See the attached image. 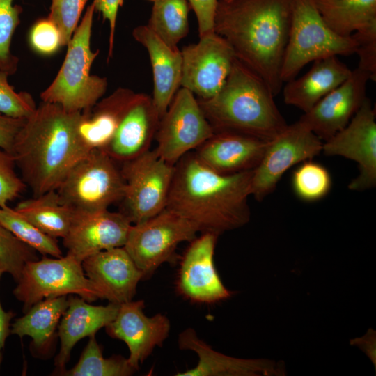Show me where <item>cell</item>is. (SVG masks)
<instances>
[{
	"instance_id": "cell-1",
	"label": "cell",
	"mask_w": 376,
	"mask_h": 376,
	"mask_svg": "<svg viewBox=\"0 0 376 376\" xmlns=\"http://www.w3.org/2000/svg\"><path fill=\"white\" fill-rule=\"evenodd\" d=\"M293 0H218L214 31L235 57L258 75L274 95L283 86L281 68Z\"/></svg>"
},
{
	"instance_id": "cell-2",
	"label": "cell",
	"mask_w": 376,
	"mask_h": 376,
	"mask_svg": "<svg viewBox=\"0 0 376 376\" xmlns=\"http://www.w3.org/2000/svg\"><path fill=\"white\" fill-rule=\"evenodd\" d=\"M252 171L221 174L187 154L175 165L167 209L184 217L198 232L219 235L250 220Z\"/></svg>"
},
{
	"instance_id": "cell-3",
	"label": "cell",
	"mask_w": 376,
	"mask_h": 376,
	"mask_svg": "<svg viewBox=\"0 0 376 376\" xmlns=\"http://www.w3.org/2000/svg\"><path fill=\"white\" fill-rule=\"evenodd\" d=\"M81 112L42 101L25 120L12 155L21 178L33 196L55 190L83 156L77 143Z\"/></svg>"
},
{
	"instance_id": "cell-4",
	"label": "cell",
	"mask_w": 376,
	"mask_h": 376,
	"mask_svg": "<svg viewBox=\"0 0 376 376\" xmlns=\"http://www.w3.org/2000/svg\"><path fill=\"white\" fill-rule=\"evenodd\" d=\"M266 83L235 58L219 91L198 99L214 132H233L269 141L288 124Z\"/></svg>"
},
{
	"instance_id": "cell-5",
	"label": "cell",
	"mask_w": 376,
	"mask_h": 376,
	"mask_svg": "<svg viewBox=\"0 0 376 376\" xmlns=\"http://www.w3.org/2000/svg\"><path fill=\"white\" fill-rule=\"evenodd\" d=\"M94 4L89 5L68 44L63 63L51 84L40 93L42 101L56 104L68 112L91 109L104 95L105 77L91 74L99 54L91 49Z\"/></svg>"
},
{
	"instance_id": "cell-6",
	"label": "cell",
	"mask_w": 376,
	"mask_h": 376,
	"mask_svg": "<svg viewBox=\"0 0 376 376\" xmlns=\"http://www.w3.org/2000/svg\"><path fill=\"white\" fill-rule=\"evenodd\" d=\"M351 35L341 36L324 21L314 0H293L291 24L281 68L283 83L296 77L308 63L331 56L355 54Z\"/></svg>"
},
{
	"instance_id": "cell-7",
	"label": "cell",
	"mask_w": 376,
	"mask_h": 376,
	"mask_svg": "<svg viewBox=\"0 0 376 376\" xmlns=\"http://www.w3.org/2000/svg\"><path fill=\"white\" fill-rule=\"evenodd\" d=\"M116 161L102 150H94L80 158L55 189L61 201L75 212L109 210L120 201L125 182Z\"/></svg>"
},
{
	"instance_id": "cell-8",
	"label": "cell",
	"mask_w": 376,
	"mask_h": 376,
	"mask_svg": "<svg viewBox=\"0 0 376 376\" xmlns=\"http://www.w3.org/2000/svg\"><path fill=\"white\" fill-rule=\"evenodd\" d=\"M13 292L26 313L36 303L49 297L76 295L88 302L100 299L85 275L81 263L66 254L27 262Z\"/></svg>"
},
{
	"instance_id": "cell-9",
	"label": "cell",
	"mask_w": 376,
	"mask_h": 376,
	"mask_svg": "<svg viewBox=\"0 0 376 376\" xmlns=\"http://www.w3.org/2000/svg\"><path fill=\"white\" fill-rule=\"evenodd\" d=\"M125 188L119 211L132 224L145 221L166 207L175 165L154 150L123 163Z\"/></svg>"
},
{
	"instance_id": "cell-10",
	"label": "cell",
	"mask_w": 376,
	"mask_h": 376,
	"mask_svg": "<svg viewBox=\"0 0 376 376\" xmlns=\"http://www.w3.org/2000/svg\"><path fill=\"white\" fill-rule=\"evenodd\" d=\"M197 233L190 221L165 208L151 218L132 224L123 247L146 279L163 263H174L178 245L190 242Z\"/></svg>"
},
{
	"instance_id": "cell-11",
	"label": "cell",
	"mask_w": 376,
	"mask_h": 376,
	"mask_svg": "<svg viewBox=\"0 0 376 376\" xmlns=\"http://www.w3.org/2000/svg\"><path fill=\"white\" fill-rule=\"evenodd\" d=\"M214 133L198 99L190 91L181 87L159 120L155 134L157 145L155 151L162 159L175 165Z\"/></svg>"
},
{
	"instance_id": "cell-12",
	"label": "cell",
	"mask_w": 376,
	"mask_h": 376,
	"mask_svg": "<svg viewBox=\"0 0 376 376\" xmlns=\"http://www.w3.org/2000/svg\"><path fill=\"white\" fill-rule=\"evenodd\" d=\"M323 141L297 120L269 141L258 165L253 170L251 195L263 201L274 191L291 167L322 152Z\"/></svg>"
},
{
	"instance_id": "cell-13",
	"label": "cell",
	"mask_w": 376,
	"mask_h": 376,
	"mask_svg": "<svg viewBox=\"0 0 376 376\" xmlns=\"http://www.w3.org/2000/svg\"><path fill=\"white\" fill-rule=\"evenodd\" d=\"M180 86L198 99L216 95L224 84L236 58L230 44L214 31L181 51Z\"/></svg>"
},
{
	"instance_id": "cell-14",
	"label": "cell",
	"mask_w": 376,
	"mask_h": 376,
	"mask_svg": "<svg viewBox=\"0 0 376 376\" xmlns=\"http://www.w3.org/2000/svg\"><path fill=\"white\" fill-rule=\"evenodd\" d=\"M375 109L369 98L349 123L328 140L323 141L322 152L327 156H340L355 162L359 174L349 184L352 191H364L376 185Z\"/></svg>"
},
{
	"instance_id": "cell-15",
	"label": "cell",
	"mask_w": 376,
	"mask_h": 376,
	"mask_svg": "<svg viewBox=\"0 0 376 376\" xmlns=\"http://www.w3.org/2000/svg\"><path fill=\"white\" fill-rule=\"evenodd\" d=\"M218 235L203 233L185 251L176 279V290L196 303L213 304L230 298L233 292L221 281L214 263Z\"/></svg>"
},
{
	"instance_id": "cell-16",
	"label": "cell",
	"mask_w": 376,
	"mask_h": 376,
	"mask_svg": "<svg viewBox=\"0 0 376 376\" xmlns=\"http://www.w3.org/2000/svg\"><path fill=\"white\" fill-rule=\"evenodd\" d=\"M369 75L359 68L298 120L325 141L343 129L359 109L366 97Z\"/></svg>"
},
{
	"instance_id": "cell-17",
	"label": "cell",
	"mask_w": 376,
	"mask_h": 376,
	"mask_svg": "<svg viewBox=\"0 0 376 376\" xmlns=\"http://www.w3.org/2000/svg\"><path fill=\"white\" fill-rule=\"evenodd\" d=\"M144 307L143 300L123 303L114 320L105 327L109 336L126 343L130 351L127 361L136 370L156 347L162 345L171 329L165 315L148 317Z\"/></svg>"
},
{
	"instance_id": "cell-18",
	"label": "cell",
	"mask_w": 376,
	"mask_h": 376,
	"mask_svg": "<svg viewBox=\"0 0 376 376\" xmlns=\"http://www.w3.org/2000/svg\"><path fill=\"white\" fill-rule=\"evenodd\" d=\"M131 225L120 212H75L63 244L68 255L81 263L97 252L123 246Z\"/></svg>"
},
{
	"instance_id": "cell-19",
	"label": "cell",
	"mask_w": 376,
	"mask_h": 376,
	"mask_svg": "<svg viewBox=\"0 0 376 376\" xmlns=\"http://www.w3.org/2000/svg\"><path fill=\"white\" fill-rule=\"evenodd\" d=\"M81 265L100 299L116 304L132 300L139 282L143 279V274L123 246L93 254Z\"/></svg>"
},
{
	"instance_id": "cell-20",
	"label": "cell",
	"mask_w": 376,
	"mask_h": 376,
	"mask_svg": "<svg viewBox=\"0 0 376 376\" xmlns=\"http://www.w3.org/2000/svg\"><path fill=\"white\" fill-rule=\"evenodd\" d=\"M159 120L152 97L133 91L104 151L123 163L141 155L149 150Z\"/></svg>"
},
{
	"instance_id": "cell-21",
	"label": "cell",
	"mask_w": 376,
	"mask_h": 376,
	"mask_svg": "<svg viewBox=\"0 0 376 376\" xmlns=\"http://www.w3.org/2000/svg\"><path fill=\"white\" fill-rule=\"evenodd\" d=\"M178 347L194 352L198 359L196 366L178 373V376H270L283 375L284 366L265 359H240L224 354L213 350L197 336L195 330L187 328L178 336Z\"/></svg>"
},
{
	"instance_id": "cell-22",
	"label": "cell",
	"mask_w": 376,
	"mask_h": 376,
	"mask_svg": "<svg viewBox=\"0 0 376 376\" xmlns=\"http://www.w3.org/2000/svg\"><path fill=\"white\" fill-rule=\"evenodd\" d=\"M268 142L233 132H214L196 149L194 155L203 165L217 173L235 174L253 170Z\"/></svg>"
},
{
	"instance_id": "cell-23",
	"label": "cell",
	"mask_w": 376,
	"mask_h": 376,
	"mask_svg": "<svg viewBox=\"0 0 376 376\" xmlns=\"http://www.w3.org/2000/svg\"><path fill=\"white\" fill-rule=\"evenodd\" d=\"M132 36L149 55L153 77L152 100L161 119L180 86L181 51L167 45L146 25L134 28Z\"/></svg>"
},
{
	"instance_id": "cell-24",
	"label": "cell",
	"mask_w": 376,
	"mask_h": 376,
	"mask_svg": "<svg viewBox=\"0 0 376 376\" xmlns=\"http://www.w3.org/2000/svg\"><path fill=\"white\" fill-rule=\"evenodd\" d=\"M68 307L58 326L61 348L55 359L56 373L65 368L75 344L111 322L120 306L111 302L106 306L91 305L76 295H68Z\"/></svg>"
},
{
	"instance_id": "cell-25",
	"label": "cell",
	"mask_w": 376,
	"mask_h": 376,
	"mask_svg": "<svg viewBox=\"0 0 376 376\" xmlns=\"http://www.w3.org/2000/svg\"><path fill=\"white\" fill-rule=\"evenodd\" d=\"M351 72L337 56L315 60L305 75L286 82L283 89V100L305 113L343 83Z\"/></svg>"
},
{
	"instance_id": "cell-26",
	"label": "cell",
	"mask_w": 376,
	"mask_h": 376,
	"mask_svg": "<svg viewBox=\"0 0 376 376\" xmlns=\"http://www.w3.org/2000/svg\"><path fill=\"white\" fill-rule=\"evenodd\" d=\"M133 91L118 88L81 112L77 127L78 146L83 155L107 148L117 129L122 113Z\"/></svg>"
},
{
	"instance_id": "cell-27",
	"label": "cell",
	"mask_w": 376,
	"mask_h": 376,
	"mask_svg": "<svg viewBox=\"0 0 376 376\" xmlns=\"http://www.w3.org/2000/svg\"><path fill=\"white\" fill-rule=\"evenodd\" d=\"M68 304V296L49 297L33 305L10 325V334L32 338V349L47 354L56 339V330Z\"/></svg>"
},
{
	"instance_id": "cell-28",
	"label": "cell",
	"mask_w": 376,
	"mask_h": 376,
	"mask_svg": "<svg viewBox=\"0 0 376 376\" xmlns=\"http://www.w3.org/2000/svg\"><path fill=\"white\" fill-rule=\"evenodd\" d=\"M314 3L326 24L341 36L376 28V0H314Z\"/></svg>"
},
{
	"instance_id": "cell-29",
	"label": "cell",
	"mask_w": 376,
	"mask_h": 376,
	"mask_svg": "<svg viewBox=\"0 0 376 376\" xmlns=\"http://www.w3.org/2000/svg\"><path fill=\"white\" fill-rule=\"evenodd\" d=\"M46 235L63 238L68 233L75 212L64 205L56 190L20 201L15 208Z\"/></svg>"
},
{
	"instance_id": "cell-30",
	"label": "cell",
	"mask_w": 376,
	"mask_h": 376,
	"mask_svg": "<svg viewBox=\"0 0 376 376\" xmlns=\"http://www.w3.org/2000/svg\"><path fill=\"white\" fill-rule=\"evenodd\" d=\"M146 25L157 37L172 48L189 32L187 0H154Z\"/></svg>"
},
{
	"instance_id": "cell-31",
	"label": "cell",
	"mask_w": 376,
	"mask_h": 376,
	"mask_svg": "<svg viewBox=\"0 0 376 376\" xmlns=\"http://www.w3.org/2000/svg\"><path fill=\"white\" fill-rule=\"evenodd\" d=\"M136 371L123 356L104 358L95 334L89 336L77 363L70 370L56 373L67 376H128Z\"/></svg>"
},
{
	"instance_id": "cell-32",
	"label": "cell",
	"mask_w": 376,
	"mask_h": 376,
	"mask_svg": "<svg viewBox=\"0 0 376 376\" xmlns=\"http://www.w3.org/2000/svg\"><path fill=\"white\" fill-rule=\"evenodd\" d=\"M0 224L19 240L43 256H63L56 238L42 232L15 208L8 205L0 207Z\"/></svg>"
},
{
	"instance_id": "cell-33",
	"label": "cell",
	"mask_w": 376,
	"mask_h": 376,
	"mask_svg": "<svg viewBox=\"0 0 376 376\" xmlns=\"http://www.w3.org/2000/svg\"><path fill=\"white\" fill-rule=\"evenodd\" d=\"M292 185L299 198L313 202L322 199L329 192L331 178L324 166L309 159L303 162L294 171Z\"/></svg>"
},
{
	"instance_id": "cell-34",
	"label": "cell",
	"mask_w": 376,
	"mask_h": 376,
	"mask_svg": "<svg viewBox=\"0 0 376 376\" xmlns=\"http://www.w3.org/2000/svg\"><path fill=\"white\" fill-rule=\"evenodd\" d=\"M37 259L36 250L19 240L0 224V262L15 282L19 281L24 265Z\"/></svg>"
},
{
	"instance_id": "cell-35",
	"label": "cell",
	"mask_w": 376,
	"mask_h": 376,
	"mask_svg": "<svg viewBox=\"0 0 376 376\" xmlns=\"http://www.w3.org/2000/svg\"><path fill=\"white\" fill-rule=\"evenodd\" d=\"M13 0H0V70L8 75L17 70L18 58L12 54L10 44L19 23L20 7Z\"/></svg>"
},
{
	"instance_id": "cell-36",
	"label": "cell",
	"mask_w": 376,
	"mask_h": 376,
	"mask_svg": "<svg viewBox=\"0 0 376 376\" xmlns=\"http://www.w3.org/2000/svg\"><path fill=\"white\" fill-rule=\"evenodd\" d=\"M8 76L0 70V113L14 118L26 119L36 110V102L30 93L16 92L8 83Z\"/></svg>"
},
{
	"instance_id": "cell-37",
	"label": "cell",
	"mask_w": 376,
	"mask_h": 376,
	"mask_svg": "<svg viewBox=\"0 0 376 376\" xmlns=\"http://www.w3.org/2000/svg\"><path fill=\"white\" fill-rule=\"evenodd\" d=\"M88 0H52L48 19L58 29L62 46H67Z\"/></svg>"
},
{
	"instance_id": "cell-38",
	"label": "cell",
	"mask_w": 376,
	"mask_h": 376,
	"mask_svg": "<svg viewBox=\"0 0 376 376\" xmlns=\"http://www.w3.org/2000/svg\"><path fill=\"white\" fill-rule=\"evenodd\" d=\"M15 168L13 155L0 148V207L8 205L27 188Z\"/></svg>"
},
{
	"instance_id": "cell-39",
	"label": "cell",
	"mask_w": 376,
	"mask_h": 376,
	"mask_svg": "<svg viewBox=\"0 0 376 376\" xmlns=\"http://www.w3.org/2000/svg\"><path fill=\"white\" fill-rule=\"evenodd\" d=\"M29 42L36 52L44 55L52 54L62 47L60 31L48 18L40 19L33 26Z\"/></svg>"
},
{
	"instance_id": "cell-40",
	"label": "cell",
	"mask_w": 376,
	"mask_h": 376,
	"mask_svg": "<svg viewBox=\"0 0 376 376\" xmlns=\"http://www.w3.org/2000/svg\"><path fill=\"white\" fill-rule=\"evenodd\" d=\"M357 43L359 58L357 68L366 72L370 80H376V28L354 32L352 34Z\"/></svg>"
},
{
	"instance_id": "cell-41",
	"label": "cell",
	"mask_w": 376,
	"mask_h": 376,
	"mask_svg": "<svg viewBox=\"0 0 376 376\" xmlns=\"http://www.w3.org/2000/svg\"><path fill=\"white\" fill-rule=\"evenodd\" d=\"M194 11L199 38L214 32V16L218 0H187Z\"/></svg>"
},
{
	"instance_id": "cell-42",
	"label": "cell",
	"mask_w": 376,
	"mask_h": 376,
	"mask_svg": "<svg viewBox=\"0 0 376 376\" xmlns=\"http://www.w3.org/2000/svg\"><path fill=\"white\" fill-rule=\"evenodd\" d=\"M123 0H93L95 10L101 13L103 19L107 20L109 25L108 60L113 54L114 38L116 26V18L119 7L123 5Z\"/></svg>"
},
{
	"instance_id": "cell-43",
	"label": "cell",
	"mask_w": 376,
	"mask_h": 376,
	"mask_svg": "<svg viewBox=\"0 0 376 376\" xmlns=\"http://www.w3.org/2000/svg\"><path fill=\"white\" fill-rule=\"evenodd\" d=\"M26 119L14 118L0 113V148L12 153L17 134Z\"/></svg>"
},
{
	"instance_id": "cell-44",
	"label": "cell",
	"mask_w": 376,
	"mask_h": 376,
	"mask_svg": "<svg viewBox=\"0 0 376 376\" xmlns=\"http://www.w3.org/2000/svg\"><path fill=\"white\" fill-rule=\"evenodd\" d=\"M15 313L12 311H6L0 301V351L4 347L6 340L10 334V321Z\"/></svg>"
},
{
	"instance_id": "cell-45",
	"label": "cell",
	"mask_w": 376,
	"mask_h": 376,
	"mask_svg": "<svg viewBox=\"0 0 376 376\" xmlns=\"http://www.w3.org/2000/svg\"><path fill=\"white\" fill-rule=\"evenodd\" d=\"M6 272V269H5V267L3 266V265L0 262V280H1V278L2 276V275L3 274V273Z\"/></svg>"
},
{
	"instance_id": "cell-46",
	"label": "cell",
	"mask_w": 376,
	"mask_h": 376,
	"mask_svg": "<svg viewBox=\"0 0 376 376\" xmlns=\"http://www.w3.org/2000/svg\"><path fill=\"white\" fill-rule=\"evenodd\" d=\"M3 359V354L2 352L0 351V367Z\"/></svg>"
},
{
	"instance_id": "cell-47",
	"label": "cell",
	"mask_w": 376,
	"mask_h": 376,
	"mask_svg": "<svg viewBox=\"0 0 376 376\" xmlns=\"http://www.w3.org/2000/svg\"><path fill=\"white\" fill-rule=\"evenodd\" d=\"M225 1H232V0H224Z\"/></svg>"
},
{
	"instance_id": "cell-48",
	"label": "cell",
	"mask_w": 376,
	"mask_h": 376,
	"mask_svg": "<svg viewBox=\"0 0 376 376\" xmlns=\"http://www.w3.org/2000/svg\"><path fill=\"white\" fill-rule=\"evenodd\" d=\"M150 1H153L154 0H150Z\"/></svg>"
}]
</instances>
